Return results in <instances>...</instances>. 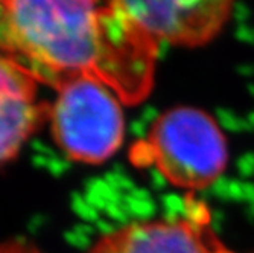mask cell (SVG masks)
I'll return each instance as SVG.
<instances>
[{
    "mask_svg": "<svg viewBox=\"0 0 254 253\" xmlns=\"http://www.w3.org/2000/svg\"><path fill=\"white\" fill-rule=\"evenodd\" d=\"M157 51L122 2H0V57L55 88L90 78L135 104L152 87Z\"/></svg>",
    "mask_w": 254,
    "mask_h": 253,
    "instance_id": "cell-1",
    "label": "cell"
},
{
    "mask_svg": "<svg viewBox=\"0 0 254 253\" xmlns=\"http://www.w3.org/2000/svg\"><path fill=\"white\" fill-rule=\"evenodd\" d=\"M129 157L135 167H155L177 188L201 191L225 172L228 144L210 113L181 105L160 114Z\"/></svg>",
    "mask_w": 254,
    "mask_h": 253,
    "instance_id": "cell-2",
    "label": "cell"
},
{
    "mask_svg": "<svg viewBox=\"0 0 254 253\" xmlns=\"http://www.w3.org/2000/svg\"><path fill=\"white\" fill-rule=\"evenodd\" d=\"M57 91L49 119L61 150L85 164H101L116 153L125 134L119 96L90 78L65 83Z\"/></svg>",
    "mask_w": 254,
    "mask_h": 253,
    "instance_id": "cell-3",
    "label": "cell"
},
{
    "mask_svg": "<svg viewBox=\"0 0 254 253\" xmlns=\"http://www.w3.org/2000/svg\"><path fill=\"white\" fill-rule=\"evenodd\" d=\"M88 253H233L202 206L184 217L134 221L107 232Z\"/></svg>",
    "mask_w": 254,
    "mask_h": 253,
    "instance_id": "cell-4",
    "label": "cell"
},
{
    "mask_svg": "<svg viewBox=\"0 0 254 253\" xmlns=\"http://www.w3.org/2000/svg\"><path fill=\"white\" fill-rule=\"evenodd\" d=\"M125 11L158 44L198 48L213 40L233 14V2H122Z\"/></svg>",
    "mask_w": 254,
    "mask_h": 253,
    "instance_id": "cell-5",
    "label": "cell"
},
{
    "mask_svg": "<svg viewBox=\"0 0 254 253\" xmlns=\"http://www.w3.org/2000/svg\"><path fill=\"white\" fill-rule=\"evenodd\" d=\"M37 84L25 69L0 57V165L49 118L51 105L38 101Z\"/></svg>",
    "mask_w": 254,
    "mask_h": 253,
    "instance_id": "cell-6",
    "label": "cell"
},
{
    "mask_svg": "<svg viewBox=\"0 0 254 253\" xmlns=\"http://www.w3.org/2000/svg\"><path fill=\"white\" fill-rule=\"evenodd\" d=\"M0 253H38L32 246L25 243H8L0 246Z\"/></svg>",
    "mask_w": 254,
    "mask_h": 253,
    "instance_id": "cell-7",
    "label": "cell"
}]
</instances>
